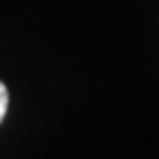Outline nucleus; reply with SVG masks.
Wrapping results in <instances>:
<instances>
[{
	"mask_svg": "<svg viewBox=\"0 0 159 159\" xmlns=\"http://www.w3.org/2000/svg\"><path fill=\"white\" fill-rule=\"evenodd\" d=\"M7 106H9V93H7V86H5L2 82H0V122L5 119Z\"/></svg>",
	"mask_w": 159,
	"mask_h": 159,
	"instance_id": "obj_1",
	"label": "nucleus"
}]
</instances>
